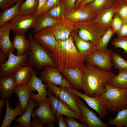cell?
<instances>
[{
	"instance_id": "6da1fadb",
	"label": "cell",
	"mask_w": 127,
	"mask_h": 127,
	"mask_svg": "<svg viewBox=\"0 0 127 127\" xmlns=\"http://www.w3.org/2000/svg\"><path fill=\"white\" fill-rule=\"evenodd\" d=\"M52 56L61 73L66 69H82L86 61V57L78 52L71 36L65 40H56Z\"/></svg>"
},
{
	"instance_id": "7a4b0ae2",
	"label": "cell",
	"mask_w": 127,
	"mask_h": 127,
	"mask_svg": "<svg viewBox=\"0 0 127 127\" xmlns=\"http://www.w3.org/2000/svg\"><path fill=\"white\" fill-rule=\"evenodd\" d=\"M81 89L85 94L92 97L102 96L106 91L104 84L115 75L101 69L87 62L83 68Z\"/></svg>"
},
{
	"instance_id": "3957f363",
	"label": "cell",
	"mask_w": 127,
	"mask_h": 127,
	"mask_svg": "<svg viewBox=\"0 0 127 127\" xmlns=\"http://www.w3.org/2000/svg\"><path fill=\"white\" fill-rule=\"evenodd\" d=\"M31 44V49L29 51L28 64L35 67L38 71L46 66L57 68L52 56V53L36 41L32 36H28Z\"/></svg>"
},
{
	"instance_id": "277c9868",
	"label": "cell",
	"mask_w": 127,
	"mask_h": 127,
	"mask_svg": "<svg viewBox=\"0 0 127 127\" xmlns=\"http://www.w3.org/2000/svg\"><path fill=\"white\" fill-rule=\"evenodd\" d=\"M106 91L101 96L106 100V106L110 112H117L127 106V89H121L104 84Z\"/></svg>"
},
{
	"instance_id": "5b68a950",
	"label": "cell",
	"mask_w": 127,
	"mask_h": 127,
	"mask_svg": "<svg viewBox=\"0 0 127 127\" xmlns=\"http://www.w3.org/2000/svg\"><path fill=\"white\" fill-rule=\"evenodd\" d=\"M78 33L83 40L92 42L95 46L107 28L92 21L78 23Z\"/></svg>"
},
{
	"instance_id": "8992f818",
	"label": "cell",
	"mask_w": 127,
	"mask_h": 127,
	"mask_svg": "<svg viewBox=\"0 0 127 127\" xmlns=\"http://www.w3.org/2000/svg\"><path fill=\"white\" fill-rule=\"evenodd\" d=\"M46 84L48 90L75 112L81 119V122L84 124L82 113L77 104V95L65 87H59L57 85L49 83H46Z\"/></svg>"
},
{
	"instance_id": "52a82bcc",
	"label": "cell",
	"mask_w": 127,
	"mask_h": 127,
	"mask_svg": "<svg viewBox=\"0 0 127 127\" xmlns=\"http://www.w3.org/2000/svg\"><path fill=\"white\" fill-rule=\"evenodd\" d=\"M29 57V51L21 56H16L13 52L10 53L6 61L0 65V78L14 75L20 68L28 65Z\"/></svg>"
},
{
	"instance_id": "ba28073f",
	"label": "cell",
	"mask_w": 127,
	"mask_h": 127,
	"mask_svg": "<svg viewBox=\"0 0 127 127\" xmlns=\"http://www.w3.org/2000/svg\"><path fill=\"white\" fill-rule=\"evenodd\" d=\"M70 92L78 96L83 99L91 108L95 110L99 114L100 119L104 118L108 113L106 106L105 98L98 95L94 97L83 94L73 88L65 87Z\"/></svg>"
},
{
	"instance_id": "9c48e42d",
	"label": "cell",
	"mask_w": 127,
	"mask_h": 127,
	"mask_svg": "<svg viewBox=\"0 0 127 127\" xmlns=\"http://www.w3.org/2000/svg\"><path fill=\"white\" fill-rule=\"evenodd\" d=\"M38 16L34 14H18L10 21L11 30L15 34H25L29 29L34 28Z\"/></svg>"
},
{
	"instance_id": "30bf717a",
	"label": "cell",
	"mask_w": 127,
	"mask_h": 127,
	"mask_svg": "<svg viewBox=\"0 0 127 127\" xmlns=\"http://www.w3.org/2000/svg\"><path fill=\"white\" fill-rule=\"evenodd\" d=\"M112 52L111 49L104 52L95 50L87 56L86 62L102 70L110 71L113 66L111 60Z\"/></svg>"
},
{
	"instance_id": "8fae6325",
	"label": "cell",
	"mask_w": 127,
	"mask_h": 127,
	"mask_svg": "<svg viewBox=\"0 0 127 127\" xmlns=\"http://www.w3.org/2000/svg\"><path fill=\"white\" fill-rule=\"evenodd\" d=\"M43 69V71L40 74L41 79L44 82L58 85L61 87L72 88L57 68L46 66Z\"/></svg>"
},
{
	"instance_id": "7c38bea8",
	"label": "cell",
	"mask_w": 127,
	"mask_h": 127,
	"mask_svg": "<svg viewBox=\"0 0 127 127\" xmlns=\"http://www.w3.org/2000/svg\"><path fill=\"white\" fill-rule=\"evenodd\" d=\"M38 106V107L33 112L32 115L38 117L43 125L49 127H54V123L57 122V119L52 113L48 97Z\"/></svg>"
},
{
	"instance_id": "4fadbf2b",
	"label": "cell",
	"mask_w": 127,
	"mask_h": 127,
	"mask_svg": "<svg viewBox=\"0 0 127 127\" xmlns=\"http://www.w3.org/2000/svg\"><path fill=\"white\" fill-rule=\"evenodd\" d=\"M96 16L88 4L71 11L67 10L65 18L72 22L79 23L92 21Z\"/></svg>"
},
{
	"instance_id": "5bb4252c",
	"label": "cell",
	"mask_w": 127,
	"mask_h": 127,
	"mask_svg": "<svg viewBox=\"0 0 127 127\" xmlns=\"http://www.w3.org/2000/svg\"><path fill=\"white\" fill-rule=\"evenodd\" d=\"M47 95L50 103L51 109L54 116L57 118L61 115L79 119L81 122L80 118L65 103L54 96L49 90Z\"/></svg>"
},
{
	"instance_id": "9a60e30c",
	"label": "cell",
	"mask_w": 127,
	"mask_h": 127,
	"mask_svg": "<svg viewBox=\"0 0 127 127\" xmlns=\"http://www.w3.org/2000/svg\"><path fill=\"white\" fill-rule=\"evenodd\" d=\"M37 73L36 70L33 68L32 77L28 83L32 91L36 90L38 93L37 94L32 93L31 98L35 100L38 105L46 99L48 91L46 84H43L42 79L36 76Z\"/></svg>"
},
{
	"instance_id": "2e32d148",
	"label": "cell",
	"mask_w": 127,
	"mask_h": 127,
	"mask_svg": "<svg viewBox=\"0 0 127 127\" xmlns=\"http://www.w3.org/2000/svg\"><path fill=\"white\" fill-rule=\"evenodd\" d=\"M77 95V105L82 113L84 124L89 127H106L107 123L102 122L95 114L90 110Z\"/></svg>"
},
{
	"instance_id": "e0dca14e",
	"label": "cell",
	"mask_w": 127,
	"mask_h": 127,
	"mask_svg": "<svg viewBox=\"0 0 127 127\" xmlns=\"http://www.w3.org/2000/svg\"><path fill=\"white\" fill-rule=\"evenodd\" d=\"M78 23L65 19L56 25L50 27L57 40H65L74 31L77 30Z\"/></svg>"
},
{
	"instance_id": "ac0fdd59",
	"label": "cell",
	"mask_w": 127,
	"mask_h": 127,
	"mask_svg": "<svg viewBox=\"0 0 127 127\" xmlns=\"http://www.w3.org/2000/svg\"><path fill=\"white\" fill-rule=\"evenodd\" d=\"M34 39L52 53L55 50L56 40L50 28H44L36 33Z\"/></svg>"
},
{
	"instance_id": "d6986e66",
	"label": "cell",
	"mask_w": 127,
	"mask_h": 127,
	"mask_svg": "<svg viewBox=\"0 0 127 127\" xmlns=\"http://www.w3.org/2000/svg\"><path fill=\"white\" fill-rule=\"evenodd\" d=\"M11 30L8 22L0 27V48L7 55L13 52L15 48L10 40L9 34Z\"/></svg>"
},
{
	"instance_id": "ffe728a7",
	"label": "cell",
	"mask_w": 127,
	"mask_h": 127,
	"mask_svg": "<svg viewBox=\"0 0 127 127\" xmlns=\"http://www.w3.org/2000/svg\"><path fill=\"white\" fill-rule=\"evenodd\" d=\"M83 72V68H69L61 73L72 87L76 90L81 89Z\"/></svg>"
},
{
	"instance_id": "44dd1931",
	"label": "cell",
	"mask_w": 127,
	"mask_h": 127,
	"mask_svg": "<svg viewBox=\"0 0 127 127\" xmlns=\"http://www.w3.org/2000/svg\"><path fill=\"white\" fill-rule=\"evenodd\" d=\"M71 36L78 52L86 58L88 55L96 50V46L92 42L85 40L79 36L77 30L73 31Z\"/></svg>"
},
{
	"instance_id": "7402d4cb",
	"label": "cell",
	"mask_w": 127,
	"mask_h": 127,
	"mask_svg": "<svg viewBox=\"0 0 127 127\" xmlns=\"http://www.w3.org/2000/svg\"><path fill=\"white\" fill-rule=\"evenodd\" d=\"M17 86L13 75H10L0 78V95L1 98H10Z\"/></svg>"
},
{
	"instance_id": "603a6c76",
	"label": "cell",
	"mask_w": 127,
	"mask_h": 127,
	"mask_svg": "<svg viewBox=\"0 0 127 127\" xmlns=\"http://www.w3.org/2000/svg\"><path fill=\"white\" fill-rule=\"evenodd\" d=\"M6 106V112L1 127H10L11 123L17 116L22 115L24 113L21 106L19 102L17 103L15 108L11 109L8 98H6L5 100Z\"/></svg>"
},
{
	"instance_id": "cb8c5ba5",
	"label": "cell",
	"mask_w": 127,
	"mask_h": 127,
	"mask_svg": "<svg viewBox=\"0 0 127 127\" xmlns=\"http://www.w3.org/2000/svg\"><path fill=\"white\" fill-rule=\"evenodd\" d=\"M32 91L28 83L16 86L14 92L17 95L21 107L24 112L27 109Z\"/></svg>"
},
{
	"instance_id": "d4e9b609",
	"label": "cell",
	"mask_w": 127,
	"mask_h": 127,
	"mask_svg": "<svg viewBox=\"0 0 127 127\" xmlns=\"http://www.w3.org/2000/svg\"><path fill=\"white\" fill-rule=\"evenodd\" d=\"M64 19H54L47 12L42 14L38 16L34 28V34L44 28L55 26Z\"/></svg>"
},
{
	"instance_id": "484cf974",
	"label": "cell",
	"mask_w": 127,
	"mask_h": 127,
	"mask_svg": "<svg viewBox=\"0 0 127 127\" xmlns=\"http://www.w3.org/2000/svg\"><path fill=\"white\" fill-rule=\"evenodd\" d=\"M38 106L37 102L31 98L29 101L28 107L26 111L21 116L14 120L18 123L12 126L14 127H32L31 118L34 108Z\"/></svg>"
},
{
	"instance_id": "4316f807",
	"label": "cell",
	"mask_w": 127,
	"mask_h": 127,
	"mask_svg": "<svg viewBox=\"0 0 127 127\" xmlns=\"http://www.w3.org/2000/svg\"><path fill=\"white\" fill-rule=\"evenodd\" d=\"M12 43L14 47L16 49V56H22L31 50L30 41L26 39L24 34H15Z\"/></svg>"
},
{
	"instance_id": "83f0119b",
	"label": "cell",
	"mask_w": 127,
	"mask_h": 127,
	"mask_svg": "<svg viewBox=\"0 0 127 127\" xmlns=\"http://www.w3.org/2000/svg\"><path fill=\"white\" fill-rule=\"evenodd\" d=\"M116 6V4L113 6L103 11L92 21L107 28L111 27V23L115 14Z\"/></svg>"
},
{
	"instance_id": "f1b7e54d",
	"label": "cell",
	"mask_w": 127,
	"mask_h": 127,
	"mask_svg": "<svg viewBox=\"0 0 127 127\" xmlns=\"http://www.w3.org/2000/svg\"><path fill=\"white\" fill-rule=\"evenodd\" d=\"M32 67L30 64L24 66L16 73L14 76L17 86L28 83L32 75L33 68Z\"/></svg>"
},
{
	"instance_id": "f546056e",
	"label": "cell",
	"mask_w": 127,
	"mask_h": 127,
	"mask_svg": "<svg viewBox=\"0 0 127 127\" xmlns=\"http://www.w3.org/2000/svg\"><path fill=\"white\" fill-rule=\"evenodd\" d=\"M24 0H18L12 7L4 9L0 14V27L6 23L10 21L19 14V9Z\"/></svg>"
},
{
	"instance_id": "4dcf8cb0",
	"label": "cell",
	"mask_w": 127,
	"mask_h": 127,
	"mask_svg": "<svg viewBox=\"0 0 127 127\" xmlns=\"http://www.w3.org/2000/svg\"><path fill=\"white\" fill-rule=\"evenodd\" d=\"M117 0H95L88 4L96 16L101 12L115 5Z\"/></svg>"
},
{
	"instance_id": "1f68e13d",
	"label": "cell",
	"mask_w": 127,
	"mask_h": 127,
	"mask_svg": "<svg viewBox=\"0 0 127 127\" xmlns=\"http://www.w3.org/2000/svg\"><path fill=\"white\" fill-rule=\"evenodd\" d=\"M119 71L118 74L111 79L107 83L119 89H127V71Z\"/></svg>"
},
{
	"instance_id": "d6a6232c",
	"label": "cell",
	"mask_w": 127,
	"mask_h": 127,
	"mask_svg": "<svg viewBox=\"0 0 127 127\" xmlns=\"http://www.w3.org/2000/svg\"><path fill=\"white\" fill-rule=\"evenodd\" d=\"M108 125H111L116 127H127V106L118 112L117 115L114 119L107 118Z\"/></svg>"
},
{
	"instance_id": "836d02e7",
	"label": "cell",
	"mask_w": 127,
	"mask_h": 127,
	"mask_svg": "<svg viewBox=\"0 0 127 127\" xmlns=\"http://www.w3.org/2000/svg\"><path fill=\"white\" fill-rule=\"evenodd\" d=\"M39 0H26L20 5L19 9V14L25 15L32 14L37 9Z\"/></svg>"
},
{
	"instance_id": "e575fe53",
	"label": "cell",
	"mask_w": 127,
	"mask_h": 127,
	"mask_svg": "<svg viewBox=\"0 0 127 127\" xmlns=\"http://www.w3.org/2000/svg\"><path fill=\"white\" fill-rule=\"evenodd\" d=\"M115 33L111 27L108 28L99 40L96 45V50L101 52L107 50L108 44Z\"/></svg>"
},
{
	"instance_id": "d590c367",
	"label": "cell",
	"mask_w": 127,
	"mask_h": 127,
	"mask_svg": "<svg viewBox=\"0 0 127 127\" xmlns=\"http://www.w3.org/2000/svg\"><path fill=\"white\" fill-rule=\"evenodd\" d=\"M67 8L64 0H61L58 5L47 12L52 18L58 20L65 19Z\"/></svg>"
},
{
	"instance_id": "8d00e7d4",
	"label": "cell",
	"mask_w": 127,
	"mask_h": 127,
	"mask_svg": "<svg viewBox=\"0 0 127 127\" xmlns=\"http://www.w3.org/2000/svg\"><path fill=\"white\" fill-rule=\"evenodd\" d=\"M111 60L113 66L116 69L127 71V61L116 53L112 52Z\"/></svg>"
},
{
	"instance_id": "74e56055",
	"label": "cell",
	"mask_w": 127,
	"mask_h": 127,
	"mask_svg": "<svg viewBox=\"0 0 127 127\" xmlns=\"http://www.w3.org/2000/svg\"><path fill=\"white\" fill-rule=\"evenodd\" d=\"M115 14L119 16L123 21L127 19V2L124 0H117Z\"/></svg>"
},
{
	"instance_id": "f35d334b",
	"label": "cell",
	"mask_w": 127,
	"mask_h": 127,
	"mask_svg": "<svg viewBox=\"0 0 127 127\" xmlns=\"http://www.w3.org/2000/svg\"><path fill=\"white\" fill-rule=\"evenodd\" d=\"M111 44L116 48L123 49L124 53H127V37L118 36L112 40Z\"/></svg>"
},
{
	"instance_id": "ab89813d",
	"label": "cell",
	"mask_w": 127,
	"mask_h": 127,
	"mask_svg": "<svg viewBox=\"0 0 127 127\" xmlns=\"http://www.w3.org/2000/svg\"><path fill=\"white\" fill-rule=\"evenodd\" d=\"M123 22V20L119 16L115 14L111 22V26L117 34L120 31Z\"/></svg>"
},
{
	"instance_id": "60d3db41",
	"label": "cell",
	"mask_w": 127,
	"mask_h": 127,
	"mask_svg": "<svg viewBox=\"0 0 127 127\" xmlns=\"http://www.w3.org/2000/svg\"><path fill=\"white\" fill-rule=\"evenodd\" d=\"M61 0H48L43 8L39 11L35 12L33 14L37 16L40 15L47 12L49 10L59 4Z\"/></svg>"
},
{
	"instance_id": "b9f144b4",
	"label": "cell",
	"mask_w": 127,
	"mask_h": 127,
	"mask_svg": "<svg viewBox=\"0 0 127 127\" xmlns=\"http://www.w3.org/2000/svg\"><path fill=\"white\" fill-rule=\"evenodd\" d=\"M70 117H67L65 118V120L69 127H87L86 124L80 123Z\"/></svg>"
},
{
	"instance_id": "7bdbcfd3",
	"label": "cell",
	"mask_w": 127,
	"mask_h": 127,
	"mask_svg": "<svg viewBox=\"0 0 127 127\" xmlns=\"http://www.w3.org/2000/svg\"><path fill=\"white\" fill-rule=\"evenodd\" d=\"M16 4L13 0H0V10L10 8Z\"/></svg>"
},
{
	"instance_id": "ee69618b",
	"label": "cell",
	"mask_w": 127,
	"mask_h": 127,
	"mask_svg": "<svg viewBox=\"0 0 127 127\" xmlns=\"http://www.w3.org/2000/svg\"><path fill=\"white\" fill-rule=\"evenodd\" d=\"M117 35L118 36L127 37V20L124 21L120 31Z\"/></svg>"
},
{
	"instance_id": "f6af8a7d",
	"label": "cell",
	"mask_w": 127,
	"mask_h": 127,
	"mask_svg": "<svg viewBox=\"0 0 127 127\" xmlns=\"http://www.w3.org/2000/svg\"><path fill=\"white\" fill-rule=\"evenodd\" d=\"M77 0H64L67 10L71 11L75 9V4Z\"/></svg>"
},
{
	"instance_id": "bcb514c9",
	"label": "cell",
	"mask_w": 127,
	"mask_h": 127,
	"mask_svg": "<svg viewBox=\"0 0 127 127\" xmlns=\"http://www.w3.org/2000/svg\"><path fill=\"white\" fill-rule=\"evenodd\" d=\"M31 123L32 127H42L43 125L39 119L36 116L34 117Z\"/></svg>"
},
{
	"instance_id": "7dc6e473",
	"label": "cell",
	"mask_w": 127,
	"mask_h": 127,
	"mask_svg": "<svg viewBox=\"0 0 127 127\" xmlns=\"http://www.w3.org/2000/svg\"><path fill=\"white\" fill-rule=\"evenodd\" d=\"M57 123L59 127H68V126L63 115H61L57 118Z\"/></svg>"
},
{
	"instance_id": "c3c4849f",
	"label": "cell",
	"mask_w": 127,
	"mask_h": 127,
	"mask_svg": "<svg viewBox=\"0 0 127 127\" xmlns=\"http://www.w3.org/2000/svg\"><path fill=\"white\" fill-rule=\"evenodd\" d=\"M8 56L1 49L0 50V65L5 63L7 60Z\"/></svg>"
},
{
	"instance_id": "681fc988",
	"label": "cell",
	"mask_w": 127,
	"mask_h": 127,
	"mask_svg": "<svg viewBox=\"0 0 127 127\" xmlns=\"http://www.w3.org/2000/svg\"><path fill=\"white\" fill-rule=\"evenodd\" d=\"M48 0H39V4L36 11L38 12L42 9L47 4Z\"/></svg>"
},
{
	"instance_id": "f907efd6",
	"label": "cell",
	"mask_w": 127,
	"mask_h": 127,
	"mask_svg": "<svg viewBox=\"0 0 127 127\" xmlns=\"http://www.w3.org/2000/svg\"><path fill=\"white\" fill-rule=\"evenodd\" d=\"M95 0H82L78 8L82 7L85 5L88 4L93 2Z\"/></svg>"
},
{
	"instance_id": "816d5d0a",
	"label": "cell",
	"mask_w": 127,
	"mask_h": 127,
	"mask_svg": "<svg viewBox=\"0 0 127 127\" xmlns=\"http://www.w3.org/2000/svg\"><path fill=\"white\" fill-rule=\"evenodd\" d=\"M5 98L3 97L1 98V99L0 100V118L1 116V114L2 113V110L4 106V101Z\"/></svg>"
},
{
	"instance_id": "f5cc1de1",
	"label": "cell",
	"mask_w": 127,
	"mask_h": 127,
	"mask_svg": "<svg viewBox=\"0 0 127 127\" xmlns=\"http://www.w3.org/2000/svg\"><path fill=\"white\" fill-rule=\"evenodd\" d=\"M82 0H77L75 4V8H78Z\"/></svg>"
},
{
	"instance_id": "db71d44e",
	"label": "cell",
	"mask_w": 127,
	"mask_h": 127,
	"mask_svg": "<svg viewBox=\"0 0 127 127\" xmlns=\"http://www.w3.org/2000/svg\"><path fill=\"white\" fill-rule=\"evenodd\" d=\"M15 2V3H16L18 2V0H13Z\"/></svg>"
},
{
	"instance_id": "11a10c76",
	"label": "cell",
	"mask_w": 127,
	"mask_h": 127,
	"mask_svg": "<svg viewBox=\"0 0 127 127\" xmlns=\"http://www.w3.org/2000/svg\"><path fill=\"white\" fill-rule=\"evenodd\" d=\"M126 105L127 106V101H126Z\"/></svg>"
},
{
	"instance_id": "9f6ffc18",
	"label": "cell",
	"mask_w": 127,
	"mask_h": 127,
	"mask_svg": "<svg viewBox=\"0 0 127 127\" xmlns=\"http://www.w3.org/2000/svg\"><path fill=\"white\" fill-rule=\"evenodd\" d=\"M126 2H127V0H124Z\"/></svg>"
},
{
	"instance_id": "6f0895ef",
	"label": "cell",
	"mask_w": 127,
	"mask_h": 127,
	"mask_svg": "<svg viewBox=\"0 0 127 127\" xmlns=\"http://www.w3.org/2000/svg\"></svg>"
}]
</instances>
